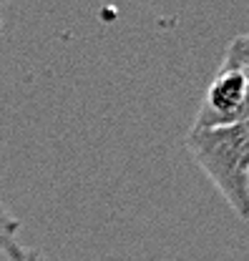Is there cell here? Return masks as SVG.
Instances as JSON below:
<instances>
[{
    "label": "cell",
    "mask_w": 249,
    "mask_h": 261,
    "mask_svg": "<svg viewBox=\"0 0 249 261\" xmlns=\"http://www.w3.org/2000/svg\"><path fill=\"white\" fill-rule=\"evenodd\" d=\"M3 254L8 256V261H46V256H40V254H38V251H33V249L20 246L18 241H15V244H10Z\"/></svg>",
    "instance_id": "5"
},
{
    "label": "cell",
    "mask_w": 249,
    "mask_h": 261,
    "mask_svg": "<svg viewBox=\"0 0 249 261\" xmlns=\"http://www.w3.org/2000/svg\"><path fill=\"white\" fill-rule=\"evenodd\" d=\"M20 221L0 203V251H5L10 244L18 241V233H20Z\"/></svg>",
    "instance_id": "4"
},
{
    "label": "cell",
    "mask_w": 249,
    "mask_h": 261,
    "mask_svg": "<svg viewBox=\"0 0 249 261\" xmlns=\"http://www.w3.org/2000/svg\"><path fill=\"white\" fill-rule=\"evenodd\" d=\"M0 3H5V0H0Z\"/></svg>",
    "instance_id": "6"
},
{
    "label": "cell",
    "mask_w": 249,
    "mask_h": 261,
    "mask_svg": "<svg viewBox=\"0 0 249 261\" xmlns=\"http://www.w3.org/2000/svg\"><path fill=\"white\" fill-rule=\"evenodd\" d=\"M187 151L232 211L249 221V121L189 130Z\"/></svg>",
    "instance_id": "1"
},
{
    "label": "cell",
    "mask_w": 249,
    "mask_h": 261,
    "mask_svg": "<svg viewBox=\"0 0 249 261\" xmlns=\"http://www.w3.org/2000/svg\"><path fill=\"white\" fill-rule=\"evenodd\" d=\"M249 113V81L244 73L234 68L219 65L217 75L212 78L207 93L201 98V106L196 111V118L191 130L221 128L242 123Z\"/></svg>",
    "instance_id": "2"
},
{
    "label": "cell",
    "mask_w": 249,
    "mask_h": 261,
    "mask_svg": "<svg viewBox=\"0 0 249 261\" xmlns=\"http://www.w3.org/2000/svg\"><path fill=\"white\" fill-rule=\"evenodd\" d=\"M224 68H234L239 73H244L249 81V33L247 35H237L227 50H224V61H221Z\"/></svg>",
    "instance_id": "3"
}]
</instances>
